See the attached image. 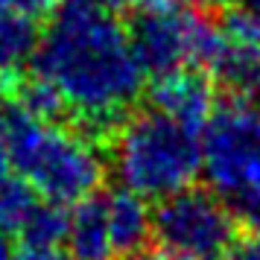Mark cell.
<instances>
[{
	"label": "cell",
	"mask_w": 260,
	"mask_h": 260,
	"mask_svg": "<svg viewBox=\"0 0 260 260\" xmlns=\"http://www.w3.org/2000/svg\"><path fill=\"white\" fill-rule=\"evenodd\" d=\"M32 71L59 91L79 132L94 141L117 135L146 79L129 29L111 12L76 0L56 9L36 50Z\"/></svg>",
	"instance_id": "1"
},
{
	"label": "cell",
	"mask_w": 260,
	"mask_h": 260,
	"mask_svg": "<svg viewBox=\"0 0 260 260\" xmlns=\"http://www.w3.org/2000/svg\"><path fill=\"white\" fill-rule=\"evenodd\" d=\"M3 120L15 173L44 202L68 208L96 196L106 178V161L94 138L61 123L38 120L21 108H12Z\"/></svg>",
	"instance_id": "2"
},
{
	"label": "cell",
	"mask_w": 260,
	"mask_h": 260,
	"mask_svg": "<svg viewBox=\"0 0 260 260\" xmlns=\"http://www.w3.org/2000/svg\"><path fill=\"white\" fill-rule=\"evenodd\" d=\"M111 155L120 184L158 202L193 187L205 164L202 132L155 108L126 117L111 138Z\"/></svg>",
	"instance_id": "3"
},
{
	"label": "cell",
	"mask_w": 260,
	"mask_h": 260,
	"mask_svg": "<svg viewBox=\"0 0 260 260\" xmlns=\"http://www.w3.org/2000/svg\"><path fill=\"white\" fill-rule=\"evenodd\" d=\"M202 173L237 222L260 231V96H228L202 135Z\"/></svg>",
	"instance_id": "4"
},
{
	"label": "cell",
	"mask_w": 260,
	"mask_h": 260,
	"mask_svg": "<svg viewBox=\"0 0 260 260\" xmlns=\"http://www.w3.org/2000/svg\"><path fill=\"white\" fill-rule=\"evenodd\" d=\"M237 228L231 208L196 184L161 199L152 211V234L164 251L181 260H225L240 240Z\"/></svg>",
	"instance_id": "5"
},
{
	"label": "cell",
	"mask_w": 260,
	"mask_h": 260,
	"mask_svg": "<svg viewBox=\"0 0 260 260\" xmlns=\"http://www.w3.org/2000/svg\"><path fill=\"white\" fill-rule=\"evenodd\" d=\"M129 38L143 73L158 79L184 68H208L219 26L167 0L135 12Z\"/></svg>",
	"instance_id": "6"
},
{
	"label": "cell",
	"mask_w": 260,
	"mask_h": 260,
	"mask_svg": "<svg viewBox=\"0 0 260 260\" xmlns=\"http://www.w3.org/2000/svg\"><path fill=\"white\" fill-rule=\"evenodd\" d=\"M216 85L231 96H260V12L251 6L228 9L208 61Z\"/></svg>",
	"instance_id": "7"
},
{
	"label": "cell",
	"mask_w": 260,
	"mask_h": 260,
	"mask_svg": "<svg viewBox=\"0 0 260 260\" xmlns=\"http://www.w3.org/2000/svg\"><path fill=\"white\" fill-rule=\"evenodd\" d=\"M149 103L155 111L202 132L216 111V91L211 79L202 76L196 68H184L158 76L149 91Z\"/></svg>",
	"instance_id": "8"
},
{
	"label": "cell",
	"mask_w": 260,
	"mask_h": 260,
	"mask_svg": "<svg viewBox=\"0 0 260 260\" xmlns=\"http://www.w3.org/2000/svg\"><path fill=\"white\" fill-rule=\"evenodd\" d=\"M64 254L68 260H120L111 225H108L106 196H91L73 205L68 216Z\"/></svg>",
	"instance_id": "9"
},
{
	"label": "cell",
	"mask_w": 260,
	"mask_h": 260,
	"mask_svg": "<svg viewBox=\"0 0 260 260\" xmlns=\"http://www.w3.org/2000/svg\"><path fill=\"white\" fill-rule=\"evenodd\" d=\"M41 32L32 15L0 3V91H9L32 64Z\"/></svg>",
	"instance_id": "10"
},
{
	"label": "cell",
	"mask_w": 260,
	"mask_h": 260,
	"mask_svg": "<svg viewBox=\"0 0 260 260\" xmlns=\"http://www.w3.org/2000/svg\"><path fill=\"white\" fill-rule=\"evenodd\" d=\"M106 211L120 260H135L138 254H143L146 240L152 237V211L146 199L120 187L106 196Z\"/></svg>",
	"instance_id": "11"
},
{
	"label": "cell",
	"mask_w": 260,
	"mask_h": 260,
	"mask_svg": "<svg viewBox=\"0 0 260 260\" xmlns=\"http://www.w3.org/2000/svg\"><path fill=\"white\" fill-rule=\"evenodd\" d=\"M9 94L15 96V108H21L26 114H32L38 120H50V123H59L64 114H68V106L59 96V91L44 79L38 76L36 71L29 76H21L18 82L9 88Z\"/></svg>",
	"instance_id": "12"
},
{
	"label": "cell",
	"mask_w": 260,
	"mask_h": 260,
	"mask_svg": "<svg viewBox=\"0 0 260 260\" xmlns=\"http://www.w3.org/2000/svg\"><path fill=\"white\" fill-rule=\"evenodd\" d=\"M68 216L71 213L61 205L41 199V205L32 211L24 228L18 231V237L24 240V246H61L68 237Z\"/></svg>",
	"instance_id": "13"
},
{
	"label": "cell",
	"mask_w": 260,
	"mask_h": 260,
	"mask_svg": "<svg viewBox=\"0 0 260 260\" xmlns=\"http://www.w3.org/2000/svg\"><path fill=\"white\" fill-rule=\"evenodd\" d=\"M38 205H41V196L21 176L18 178L9 176L0 184V222L6 225L12 234H18L24 228V222L32 216V211Z\"/></svg>",
	"instance_id": "14"
},
{
	"label": "cell",
	"mask_w": 260,
	"mask_h": 260,
	"mask_svg": "<svg viewBox=\"0 0 260 260\" xmlns=\"http://www.w3.org/2000/svg\"><path fill=\"white\" fill-rule=\"evenodd\" d=\"M82 6H91V9H103V12H123V9H146V6H158V3H167V0H76Z\"/></svg>",
	"instance_id": "15"
},
{
	"label": "cell",
	"mask_w": 260,
	"mask_h": 260,
	"mask_svg": "<svg viewBox=\"0 0 260 260\" xmlns=\"http://www.w3.org/2000/svg\"><path fill=\"white\" fill-rule=\"evenodd\" d=\"M225 260H260V231H251L248 237H240Z\"/></svg>",
	"instance_id": "16"
},
{
	"label": "cell",
	"mask_w": 260,
	"mask_h": 260,
	"mask_svg": "<svg viewBox=\"0 0 260 260\" xmlns=\"http://www.w3.org/2000/svg\"><path fill=\"white\" fill-rule=\"evenodd\" d=\"M15 260H68V254L59 246H24Z\"/></svg>",
	"instance_id": "17"
},
{
	"label": "cell",
	"mask_w": 260,
	"mask_h": 260,
	"mask_svg": "<svg viewBox=\"0 0 260 260\" xmlns=\"http://www.w3.org/2000/svg\"><path fill=\"white\" fill-rule=\"evenodd\" d=\"M0 3H3V6H12V9H21V12L32 15V18H38V15L56 9L59 0H0Z\"/></svg>",
	"instance_id": "18"
},
{
	"label": "cell",
	"mask_w": 260,
	"mask_h": 260,
	"mask_svg": "<svg viewBox=\"0 0 260 260\" xmlns=\"http://www.w3.org/2000/svg\"><path fill=\"white\" fill-rule=\"evenodd\" d=\"M12 149H9V138H6V120L0 114V184L12 176Z\"/></svg>",
	"instance_id": "19"
},
{
	"label": "cell",
	"mask_w": 260,
	"mask_h": 260,
	"mask_svg": "<svg viewBox=\"0 0 260 260\" xmlns=\"http://www.w3.org/2000/svg\"><path fill=\"white\" fill-rule=\"evenodd\" d=\"M0 260H15V234L0 222Z\"/></svg>",
	"instance_id": "20"
},
{
	"label": "cell",
	"mask_w": 260,
	"mask_h": 260,
	"mask_svg": "<svg viewBox=\"0 0 260 260\" xmlns=\"http://www.w3.org/2000/svg\"><path fill=\"white\" fill-rule=\"evenodd\" d=\"M184 3H190L193 9H208V12H216V9H234L240 0H184Z\"/></svg>",
	"instance_id": "21"
},
{
	"label": "cell",
	"mask_w": 260,
	"mask_h": 260,
	"mask_svg": "<svg viewBox=\"0 0 260 260\" xmlns=\"http://www.w3.org/2000/svg\"><path fill=\"white\" fill-rule=\"evenodd\" d=\"M135 260H181V257H176V254H170V251L161 248V251H155V254H146V251H143V254H138Z\"/></svg>",
	"instance_id": "22"
},
{
	"label": "cell",
	"mask_w": 260,
	"mask_h": 260,
	"mask_svg": "<svg viewBox=\"0 0 260 260\" xmlns=\"http://www.w3.org/2000/svg\"><path fill=\"white\" fill-rule=\"evenodd\" d=\"M248 6H251V9H257V12H260V0H248Z\"/></svg>",
	"instance_id": "23"
}]
</instances>
